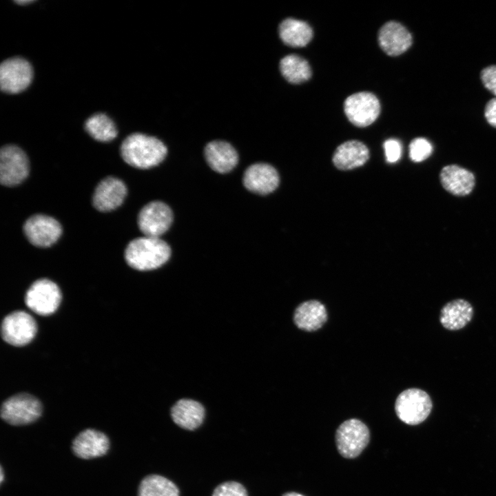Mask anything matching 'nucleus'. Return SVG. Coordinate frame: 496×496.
<instances>
[{
    "mask_svg": "<svg viewBox=\"0 0 496 496\" xmlns=\"http://www.w3.org/2000/svg\"><path fill=\"white\" fill-rule=\"evenodd\" d=\"M120 152L126 163L144 169L161 163L166 156L167 149L164 143L156 137L134 133L123 140Z\"/></svg>",
    "mask_w": 496,
    "mask_h": 496,
    "instance_id": "nucleus-1",
    "label": "nucleus"
},
{
    "mask_svg": "<svg viewBox=\"0 0 496 496\" xmlns=\"http://www.w3.org/2000/svg\"><path fill=\"white\" fill-rule=\"evenodd\" d=\"M171 249L160 238L143 236L130 241L124 251L127 264L139 271L157 269L169 258Z\"/></svg>",
    "mask_w": 496,
    "mask_h": 496,
    "instance_id": "nucleus-2",
    "label": "nucleus"
},
{
    "mask_svg": "<svg viewBox=\"0 0 496 496\" xmlns=\"http://www.w3.org/2000/svg\"><path fill=\"white\" fill-rule=\"evenodd\" d=\"M433 403L429 395L417 388H411L401 392L395 403L398 418L409 425H417L429 415Z\"/></svg>",
    "mask_w": 496,
    "mask_h": 496,
    "instance_id": "nucleus-3",
    "label": "nucleus"
},
{
    "mask_svg": "<svg viewBox=\"0 0 496 496\" xmlns=\"http://www.w3.org/2000/svg\"><path fill=\"white\" fill-rule=\"evenodd\" d=\"M336 448L344 458L358 457L367 446L370 431L361 420L351 418L344 421L337 428L335 435Z\"/></svg>",
    "mask_w": 496,
    "mask_h": 496,
    "instance_id": "nucleus-4",
    "label": "nucleus"
},
{
    "mask_svg": "<svg viewBox=\"0 0 496 496\" xmlns=\"http://www.w3.org/2000/svg\"><path fill=\"white\" fill-rule=\"evenodd\" d=\"M42 414L41 402L34 395L23 393L6 399L1 406V417L13 426L33 423Z\"/></svg>",
    "mask_w": 496,
    "mask_h": 496,
    "instance_id": "nucleus-5",
    "label": "nucleus"
},
{
    "mask_svg": "<svg viewBox=\"0 0 496 496\" xmlns=\"http://www.w3.org/2000/svg\"><path fill=\"white\" fill-rule=\"evenodd\" d=\"M61 301V292L58 285L47 278L34 281L27 290L25 303L33 312L48 316L56 311Z\"/></svg>",
    "mask_w": 496,
    "mask_h": 496,
    "instance_id": "nucleus-6",
    "label": "nucleus"
},
{
    "mask_svg": "<svg viewBox=\"0 0 496 496\" xmlns=\"http://www.w3.org/2000/svg\"><path fill=\"white\" fill-rule=\"evenodd\" d=\"M37 332V324L34 318L23 311H14L2 320L1 334L3 340L15 347L30 343Z\"/></svg>",
    "mask_w": 496,
    "mask_h": 496,
    "instance_id": "nucleus-7",
    "label": "nucleus"
},
{
    "mask_svg": "<svg viewBox=\"0 0 496 496\" xmlns=\"http://www.w3.org/2000/svg\"><path fill=\"white\" fill-rule=\"evenodd\" d=\"M30 164L26 154L15 145H6L0 150V182L15 186L28 176Z\"/></svg>",
    "mask_w": 496,
    "mask_h": 496,
    "instance_id": "nucleus-8",
    "label": "nucleus"
},
{
    "mask_svg": "<svg viewBox=\"0 0 496 496\" xmlns=\"http://www.w3.org/2000/svg\"><path fill=\"white\" fill-rule=\"evenodd\" d=\"M32 78V67L22 57H10L0 65V87L3 92L19 93L29 86Z\"/></svg>",
    "mask_w": 496,
    "mask_h": 496,
    "instance_id": "nucleus-9",
    "label": "nucleus"
},
{
    "mask_svg": "<svg viewBox=\"0 0 496 496\" xmlns=\"http://www.w3.org/2000/svg\"><path fill=\"white\" fill-rule=\"evenodd\" d=\"M344 111L349 121L357 127L373 123L380 113V103L375 94L360 92L348 96L344 103Z\"/></svg>",
    "mask_w": 496,
    "mask_h": 496,
    "instance_id": "nucleus-10",
    "label": "nucleus"
},
{
    "mask_svg": "<svg viewBox=\"0 0 496 496\" xmlns=\"http://www.w3.org/2000/svg\"><path fill=\"white\" fill-rule=\"evenodd\" d=\"M173 220V213L165 203L155 200L145 205L139 211L137 224L145 236L160 238L168 230Z\"/></svg>",
    "mask_w": 496,
    "mask_h": 496,
    "instance_id": "nucleus-11",
    "label": "nucleus"
},
{
    "mask_svg": "<svg viewBox=\"0 0 496 496\" xmlns=\"http://www.w3.org/2000/svg\"><path fill=\"white\" fill-rule=\"evenodd\" d=\"M23 232L29 242L39 247L54 244L62 234L61 224L54 218L45 214H34L23 224Z\"/></svg>",
    "mask_w": 496,
    "mask_h": 496,
    "instance_id": "nucleus-12",
    "label": "nucleus"
},
{
    "mask_svg": "<svg viewBox=\"0 0 496 496\" xmlns=\"http://www.w3.org/2000/svg\"><path fill=\"white\" fill-rule=\"evenodd\" d=\"M127 187L119 178L108 176L96 185L92 197L93 206L99 211L107 212L116 209L123 202Z\"/></svg>",
    "mask_w": 496,
    "mask_h": 496,
    "instance_id": "nucleus-13",
    "label": "nucleus"
},
{
    "mask_svg": "<svg viewBox=\"0 0 496 496\" xmlns=\"http://www.w3.org/2000/svg\"><path fill=\"white\" fill-rule=\"evenodd\" d=\"M242 181L244 186L249 191L265 195L277 188L279 184V175L271 165L258 163L246 169Z\"/></svg>",
    "mask_w": 496,
    "mask_h": 496,
    "instance_id": "nucleus-14",
    "label": "nucleus"
},
{
    "mask_svg": "<svg viewBox=\"0 0 496 496\" xmlns=\"http://www.w3.org/2000/svg\"><path fill=\"white\" fill-rule=\"evenodd\" d=\"M72 449L79 458L90 459L105 455L110 449L108 437L99 431L85 429L73 440Z\"/></svg>",
    "mask_w": 496,
    "mask_h": 496,
    "instance_id": "nucleus-15",
    "label": "nucleus"
},
{
    "mask_svg": "<svg viewBox=\"0 0 496 496\" xmlns=\"http://www.w3.org/2000/svg\"><path fill=\"white\" fill-rule=\"evenodd\" d=\"M378 43L381 49L388 55L398 56L411 47L412 36L401 23L391 21L380 29Z\"/></svg>",
    "mask_w": 496,
    "mask_h": 496,
    "instance_id": "nucleus-16",
    "label": "nucleus"
},
{
    "mask_svg": "<svg viewBox=\"0 0 496 496\" xmlns=\"http://www.w3.org/2000/svg\"><path fill=\"white\" fill-rule=\"evenodd\" d=\"M440 180L444 189L456 196L468 195L475 185L474 174L457 165L444 166L440 171Z\"/></svg>",
    "mask_w": 496,
    "mask_h": 496,
    "instance_id": "nucleus-17",
    "label": "nucleus"
},
{
    "mask_svg": "<svg viewBox=\"0 0 496 496\" xmlns=\"http://www.w3.org/2000/svg\"><path fill=\"white\" fill-rule=\"evenodd\" d=\"M204 154L209 166L220 174L231 171L238 161V153L234 147L223 141H213L207 143Z\"/></svg>",
    "mask_w": 496,
    "mask_h": 496,
    "instance_id": "nucleus-18",
    "label": "nucleus"
},
{
    "mask_svg": "<svg viewBox=\"0 0 496 496\" xmlns=\"http://www.w3.org/2000/svg\"><path fill=\"white\" fill-rule=\"evenodd\" d=\"M369 157L367 147L362 142L352 140L340 145L335 149L333 162L341 170H349L364 165Z\"/></svg>",
    "mask_w": 496,
    "mask_h": 496,
    "instance_id": "nucleus-19",
    "label": "nucleus"
},
{
    "mask_svg": "<svg viewBox=\"0 0 496 496\" xmlns=\"http://www.w3.org/2000/svg\"><path fill=\"white\" fill-rule=\"evenodd\" d=\"M327 319L324 305L316 300L305 301L300 304L293 314L295 324L300 329L313 331L320 329Z\"/></svg>",
    "mask_w": 496,
    "mask_h": 496,
    "instance_id": "nucleus-20",
    "label": "nucleus"
},
{
    "mask_svg": "<svg viewBox=\"0 0 496 496\" xmlns=\"http://www.w3.org/2000/svg\"><path fill=\"white\" fill-rule=\"evenodd\" d=\"M171 416L180 427L193 431L199 427L205 417V409L197 401L181 399L171 409Z\"/></svg>",
    "mask_w": 496,
    "mask_h": 496,
    "instance_id": "nucleus-21",
    "label": "nucleus"
},
{
    "mask_svg": "<svg viewBox=\"0 0 496 496\" xmlns=\"http://www.w3.org/2000/svg\"><path fill=\"white\" fill-rule=\"evenodd\" d=\"M473 316V309L471 303L459 298L443 306L440 311V322L445 329L455 331L464 327Z\"/></svg>",
    "mask_w": 496,
    "mask_h": 496,
    "instance_id": "nucleus-22",
    "label": "nucleus"
},
{
    "mask_svg": "<svg viewBox=\"0 0 496 496\" xmlns=\"http://www.w3.org/2000/svg\"><path fill=\"white\" fill-rule=\"evenodd\" d=\"M278 31L282 42L293 48L306 46L313 37L312 28L307 22L293 18L283 20Z\"/></svg>",
    "mask_w": 496,
    "mask_h": 496,
    "instance_id": "nucleus-23",
    "label": "nucleus"
},
{
    "mask_svg": "<svg viewBox=\"0 0 496 496\" xmlns=\"http://www.w3.org/2000/svg\"><path fill=\"white\" fill-rule=\"evenodd\" d=\"M280 70L282 76L293 84L306 82L311 76V70L308 61L297 54L284 56L280 61Z\"/></svg>",
    "mask_w": 496,
    "mask_h": 496,
    "instance_id": "nucleus-24",
    "label": "nucleus"
},
{
    "mask_svg": "<svg viewBox=\"0 0 496 496\" xmlns=\"http://www.w3.org/2000/svg\"><path fill=\"white\" fill-rule=\"evenodd\" d=\"M138 496H179V490L171 480L153 474L141 480Z\"/></svg>",
    "mask_w": 496,
    "mask_h": 496,
    "instance_id": "nucleus-25",
    "label": "nucleus"
},
{
    "mask_svg": "<svg viewBox=\"0 0 496 496\" xmlns=\"http://www.w3.org/2000/svg\"><path fill=\"white\" fill-rule=\"evenodd\" d=\"M87 132L95 140L109 142L118 134L113 121L103 113H96L89 117L85 123Z\"/></svg>",
    "mask_w": 496,
    "mask_h": 496,
    "instance_id": "nucleus-26",
    "label": "nucleus"
},
{
    "mask_svg": "<svg viewBox=\"0 0 496 496\" xmlns=\"http://www.w3.org/2000/svg\"><path fill=\"white\" fill-rule=\"evenodd\" d=\"M432 150L428 141L424 138H416L409 145V156L414 162H421L429 157Z\"/></svg>",
    "mask_w": 496,
    "mask_h": 496,
    "instance_id": "nucleus-27",
    "label": "nucleus"
},
{
    "mask_svg": "<svg viewBox=\"0 0 496 496\" xmlns=\"http://www.w3.org/2000/svg\"><path fill=\"white\" fill-rule=\"evenodd\" d=\"M212 496H248L245 488L240 483L229 481L219 484Z\"/></svg>",
    "mask_w": 496,
    "mask_h": 496,
    "instance_id": "nucleus-28",
    "label": "nucleus"
},
{
    "mask_svg": "<svg viewBox=\"0 0 496 496\" xmlns=\"http://www.w3.org/2000/svg\"><path fill=\"white\" fill-rule=\"evenodd\" d=\"M384 149L388 163H393L400 159L402 154V146L397 140L395 138L386 140L384 143Z\"/></svg>",
    "mask_w": 496,
    "mask_h": 496,
    "instance_id": "nucleus-29",
    "label": "nucleus"
},
{
    "mask_svg": "<svg viewBox=\"0 0 496 496\" xmlns=\"http://www.w3.org/2000/svg\"><path fill=\"white\" fill-rule=\"evenodd\" d=\"M481 79L484 86L496 96V65H490L482 70Z\"/></svg>",
    "mask_w": 496,
    "mask_h": 496,
    "instance_id": "nucleus-30",
    "label": "nucleus"
},
{
    "mask_svg": "<svg viewBox=\"0 0 496 496\" xmlns=\"http://www.w3.org/2000/svg\"><path fill=\"white\" fill-rule=\"evenodd\" d=\"M484 114L488 123L496 127V98L488 102L485 107Z\"/></svg>",
    "mask_w": 496,
    "mask_h": 496,
    "instance_id": "nucleus-31",
    "label": "nucleus"
},
{
    "mask_svg": "<svg viewBox=\"0 0 496 496\" xmlns=\"http://www.w3.org/2000/svg\"><path fill=\"white\" fill-rule=\"evenodd\" d=\"M282 496H305L297 492H287L284 493Z\"/></svg>",
    "mask_w": 496,
    "mask_h": 496,
    "instance_id": "nucleus-32",
    "label": "nucleus"
},
{
    "mask_svg": "<svg viewBox=\"0 0 496 496\" xmlns=\"http://www.w3.org/2000/svg\"><path fill=\"white\" fill-rule=\"evenodd\" d=\"M15 2L20 5H25L28 3H31L34 2V1L32 0H20V1H15Z\"/></svg>",
    "mask_w": 496,
    "mask_h": 496,
    "instance_id": "nucleus-33",
    "label": "nucleus"
},
{
    "mask_svg": "<svg viewBox=\"0 0 496 496\" xmlns=\"http://www.w3.org/2000/svg\"><path fill=\"white\" fill-rule=\"evenodd\" d=\"M1 483H2L3 480V468L1 467Z\"/></svg>",
    "mask_w": 496,
    "mask_h": 496,
    "instance_id": "nucleus-34",
    "label": "nucleus"
}]
</instances>
